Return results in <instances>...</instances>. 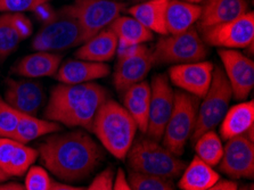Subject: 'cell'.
<instances>
[{
	"instance_id": "6da1fadb",
	"label": "cell",
	"mask_w": 254,
	"mask_h": 190,
	"mask_svg": "<svg viewBox=\"0 0 254 190\" xmlns=\"http://www.w3.org/2000/svg\"><path fill=\"white\" fill-rule=\"evenodd\" d=\"M38 153L48 171L68 182L86 179L105 157L99 143L82 130L56 132L40 143Z\"/></svg>"
},
{
	"instance_id": "7a4b0ae2",
	"label": "cell",
	"mask_w": 254,
	"mask_h": 190,
	"mask_svg": "<svg viewBox=\"0 0 254 190\" xmlns=\"http://www.w3.org/2000/svg\"><path fill=\"white\" fill-rule=\"evenodd\" d=\"M90 131L107 152L118 160H126L134 141L137 126L123 105L107 98L99 107Z\"/></svg>"
},
{
	"instance_id": "3957f363",
	"label": "cell",
	"mask_w": 254,
	"mask_h": 190,
	"mask_svg": "<svg viewBox=\"0 0 254 190\" xmlns=\"http://www.w3.org/2000/svg\"><path fill=\"white\" fill-rule=\"evenodd\" d=\"M126 158L130 171L168 180L180 178L187 166L179 156L151 138L134 140Z\"/></svg>"
},
{
	"instance_id": "277c9868",
	"label": "cell",
	"mask_w": 254,
	"mask_h": 190,
	"mask_svg": "<svg viewBox=\"0 0 254 190\" xmlns=\"http://www.w3.org/2000/svg\"><path fill=\"white\" fill-rule=\"evenodd\" d=\"M80 44H83L82 30L68 6H65L45 23L33 38L31 47L36 52L56 54Z\"/></svg>"
},
{
	"instance_id": "5b68a950",
	"label": "cell",
	"mask_w": 254,
	"mask_h": 190,
	"mask_svg": "<svg viewBox=\"0 0 254 190\" xmlns=\"http://www.w3.org/2000/svg\"><path fill=\"white\" fill-rule=\"evenodd\" d=\"M198 106L197 97L185 91H175V105L161 141L177 156L184 154L185 146L194 132Z\"/></svg>"
},
{
	"instance_id": "8992f818",
	"label": "cell",
	"mask_w": 254,
	"mask_h": 190,
	"mask_svg": "<svg viewBox=\"0 0 254 190\" xmlns=\"http://www.w3.org/2000/svg\"><path fill=\"white\" fill-rule=\"evenodd\" d=\"M233 98V91L224 69L215 67L213 71L212 82L210 84L206 95L199 104L197 119L194 132L190 139L195 141L203 133L214 130V127L222 121L229 108V103Z\"/></svg>"
},
{
	"instance_id": "52a82bcc",
	"label": "cell",
	"mask_w": 254,
	"mask_h": 190,
	"mask_svg": "<svg viewBox=\"0 0 254 190\" xmlns=\"http://www.w3.org/2000/svg\"><path fill=\"white\" fill-rule=\"evenodd\" d=\"M152 53L154 65H179L204 61L207 56V48L193 26L186 32L161 37Z\"/></svg>"
},
{
	"instance_id": "ba28073f",
	"label": "cell",
	"mask_w": 254,
	"mask_h": 190,
	"mask_svg": "<svg viewBox=\"0 0 254 190\" xmlns=\"http://www.w3.org/2000/svg\"><path fill=\"white\" fill-rule=\"evenodd\" d=\"M68 9L82 30L83 44L127 10V3L115 0H74Z\"/></svg>"
},
{
	"instance_id": "9c48e42d",
	"label": "cell",
	"mask_w": 254,
	"mask_h": 190,
	"mask_svg": "<svg viewBox=\"0 0 254 190\" xmlns=\"http://www.w3.org/2000/svg\"><path fill=\"white\" fill-rule=\"evenodd\" d=\"M203 41L224 49L249 48L254 44V14L246 11L242 16L224 24L202 31Z\"/></svg>"
},
{
	"instance_id": "30bf717a",
	"label": "cell",
	"mask_w": 254,
	"mask_h": 190,
	"mask_svg": "<svg viewBox=\"0 0 254 190\" xmlns=\"http://www.w3.org/2000/svg\"><path fill=\"white\" fill-rule=\"evenodd\" d=\"M151 88L152 95L148 104V127L146 133L148 138L160 142L175 105V90L165 74L154 76Z\"/></svg>"
},
{
	"instance_id": "8fae6325",
	"label": "cell",
	"mask_w": 254,
	"mask_h": 190,
	"mask_svg": "<svg viewBox=\"0 0 254 190\" xmlns=\"http://www.w3.org/2000/svg\"><path fill=\"white\" fill-rule=\"evenodd\" d=\"M222 173L233 179L254 178V142L245 134L227 140L219 163Z\"/></svg>"
},
{
	"instance_id": "7c38bea8",
	"label": "cell",
	"mask_w": 254,
	"mask_h": 190,
	"mask_svg": "<svg viewBox=\"0 0 254 190\" xmlns=\"http://www.w3.org/2000/svg\"><path fill=\"white\" fill-rule=\"evenodd\" d=\"M218 55L232 87L235 99L243 100L254 87V63L251 58L235 49L219 48Z\"/></svg>"
},
{
	"instance_id": "4fadbf2b",
	"label": "cell",
	"mask_w": 254,
	"mask_h": 190,
	"mask_svg": "<svg viewBox=\"0 0 254 190\" xmlns=\"http://www.w3.org/2000/svg\"><path fill=\"white\" fill-rule=\"evenodd\" d=\"M213 71V64L206 61L179 64L169 69V80L183 91L201 99L209 90Z\"/></svg>"
},
{
	"instance_id": "5bb4252c",
	"label": "cell",
	"mask_w": 254,
	"mask_h": 190,
	"mask_svg": "<svg viewBox=\"0 0 254 190\" xmlns=\"http://www.w3.org/2000/svg\"><path fill=\"white\" fill-rule=\"evenodd\" d=\"M5 102L21 114L36 116L45 103L42 84L34 79H7Z\"/></svg>"
},
{
	"instance_id": "9a60e30c",
	"label": "cell",
	"mask_w": 254,
	"mask_h": 190,
	"mask_svg": "<svg viewBox=\"0 0 254 190\" xmlns=\"http://www.w3.org/2000/svg\"><path fill=\"white\" fill-rule=\"evenodd\" d=\"M90 83L82 84H57L52 89L51 96L45 108V118L49 121H61L70 112L78 106V104L83 99L87 94Z\"/></svg>"
},
{
	"instance_id": "2e32d148",
	"label": "cell",
	"mask_w": 254,
	"mask_h": 190,
	"mask_svg": "<svg viewBox=\"0 0 254 190\" xmlns=\"http://www.w3.org/2000/svg\"><path fill=\"white\" fill-rule=\"evenodd\" d=\"M38 150L11 138H0V168L8 177H22L37 161Z\"/></svg>"
},
{
	"instance_id": "e0dca14e",
	"label": "cell",
	"mask_w": 254,
	"mask_h": 190,
	"mask_svg": "<svg viewBox=\"0 0 254 190\" xmlns=\"http://www.w3.org/2000/svg\"><path fill=\"white\" fill-rule=\"evenodd\" d=\"M153 65V53L148 48L139 55L118 61L113 73L115 89L119 92H125L132 84L144 81Z\"/></svg>"
},
{
	"instance_id": "ac0fdd59",
	"label": "cell",
	"mask_w": 254,
	"mask_h": 190,
	"mask_svg": "<svg viewBox=\"0 0 254 190\" xmlns=\"http://www.w3.org/2000/svg\"><path fill=\"white\" fill-rule=\"evenodd\" d=\"M107 99V91L97 83H90L87 94L78 106L62 120L61 124L68 127H83L88 131L91 130V124L96 114Z\"/></svg>"
},
{
	"instance_id": "d6986e66",
	"label": "cell",
	"mask_w": 254,
	"mask_h": 190,
	"mask_svg": "<svg viewBox=\"0 0 254 190\" xmlns=\"http://www.w3.org/2000/svg\"><path fill=\"white\" fill-rule=\"evenodd\" d=\"M246 0H206L202 6L197 24L203 31L224 24L249 11Z\"/></svg>"
},
{
	"instance_id": "ffe728a7",
	"label": "cell",
	"mask_w": 254,
	"mask_h": 190,
	"mask_svg": "<svg viewBox=\"0 0 254 190\" xmlns=\"http://www.w3.org/2000/svg\"><path fill=\"white\" fill-rule=\"evenodd\" d=\"M110 72L111 68L106 63H95L75 58L60 65L55 79L64 84H82L103 79L109 75Z\"/></svg>"
},
{
	"instance_id": "44dd1931",
	"label": "cell",
	"mask_w": 254,
	"mask_h": 190,
	"mask_svg": "<svg viewBox=\"0 0 254 190\" xmlns=\"http://www.w3.org/2000/svg\"><path fill=\"white\" fill-rule=\"evenodd\" d=\"M62 64V56L54 53L36 52L25 57L13 66L11 72L26 79L55 76Z\"/></svg>"
},
{
	"instance_id": "7402d4cb",
	"label": "cell",
	"mask_w": 254,
	"mask_h": 190,
	"mask_svg": "<svg viewBox=\"0 0 254 190\" xmlns=\"http://www.w3.org/2000/svg\"><path fill=\"white\" fill-rule=\"evenodd\" d=\"M118 45L117 36L110 28H106L82 44L74 56L82 61L106 63L117 55Z\"/></svg>"
},
{
	"instance_id": "603a6c76",
	"label": "cell",
	"mask_w": 254,
	"mask_h": 190,
	"mask_svg": "<svg viewBox=\"0 0 254 190\" xmlns=\"http://www.w3.org/2000/svg\"><path fill=\"white\" fill-rule=\"evenodd\" d=\"M202 6L185 0H170L165 13V26L170 36L186 32L201 16Z\"/></svg>"
},
{
	"instance_id": "cb8c5ba5",
	"label": "cell",
	"mask_w": 254,
	"mask_h": 190,
	"mask_svg": "<svg viewBox=\"0 0 254 190\" xmlns=\"http://www.w3.org/2000/svg\"><path fill=\"white\" fill-rule=\"evenodd\" d=\"M170 0H147L127 9L130 16L136 18L151 32L168 36L165 26V13Z\"/></svg>"
},
{
	"instance_id": "d4e9b609",
	"label": "cell",
	"mask_w": 254,
	"mask_h": 190,
	"mask_svg": "<svg viewBox=\"0 0 254 190\" xmlns=\"http://www.w3.org/2000/svg\"><path fill=\"white\" fill-rule=\"evenodd\" d=\"M254 126V102L240 103L228 108L221 121L220 134L222 139H229L245 134Z\"/></svg>"
},
{
	"instance_id": "484cf974",
	"label": "cell",
	"mask_w": 254,
	"mask_h": 190,
	"mask_svg": "<svg viewBox=\"0 0 254 190\" xmlns=\"http://www.w3.org/2000/svg\"><path fill=\"white\" fill-rule=\"evenodd\" d=\"M219 180L220 176L212 166L195 156L180 176L178 187L182 190H206Z\"/></svg>"
},
{
	"instance_id": "4316f807",
	"label": "cell",
	"mask_w": 254,
	"mask_h": 190,
	"mask_svg": "<svg viewBox=\"0 0 254 190\" xmlns=\"http://www.w3.org/2000/svg\"><path fill=\"white\" fill-rule=\"evenodd\" d=\"M109 28L117 36L119 42L128 45H145L153 40V32L131 16H119Z\"/></svg>"
},
{
	"instance_id": "83f0119b",
	"label": "cell",
	"mask_w": 254,
	"mask_h": 190,
	"mask_svg": "<svg viewBox=\"0 0 254 190\" xmlns=\"http://www.w3.org/2000/svg\"><path fill=\"white\" fill-rule=\"evenodd\" d=\"M61 131L62 126L60 123L49 121V120L38 119L32 115L22 114L17 129L11 139L21 143H28L42 137V135L61 132Z\"/></svg>"
},
{
	"instance_id": "f1b7e54d",
	"label": "cell",
	"mask_w": 254,
	"mask_h": 190,
	"mask_svg": "<svg viewBox=\"0 0 254 190\" xmlns=\"http://www.w3.org/2000/svg\"><path fill=\"white\" fill-rule=\"evenodd\" d=\"M196 156L210 166L218 165L224 154L221 138L213 130L203 133L195 140Z\"/></svg>"
},
{
	"instance_id": "f546056e",
	"label": "cell",
	"mask_w": 254,
	"mask_h": 190,
	"mask_svg": "<svg viewBox=\"0 0 254 190\" xmlns=\"http://www.w3.org/2000/svg\"><path fill=\"white\" fill-rule=\"evenodd\" d=\"M23 40L11 21L10 13L0 15V63L10 56Z\"/></svg>"
},
{
	"instance_id": "4dcf8cb0",
	"label": "cell",
	"mask_w": 254,
	"mask_h": 190,
	"mask_svg": "<svg viewBox=\"0 0 254 190\" xmlns=\"http://www.w3.org/2000/svg\"><path fill=\"white\" fill-rule=\"evenodd\" d=\"M127 180L132 190H176L170 180L148 174L129 171Z\"/></svg>"
},
{
	"instance_id": "1f68e13d",
	"label": "cell",
	"mask_w": 254,
	"mask_h": 190,
	"mask_svg": "<svg viewBox=\"0 0 254 190\" xmlns=\"http://www.w3.org/2000/svg\"><path fill=\"white\" fill-rule=\"evenodd\" d=\"M148 104L149 103L141 102V100L131 98L127 95L123 96V107L128 111V113L136 123L137 129H139L142 133H146L148 127Z\"/></svg>"
},
{
	"instance_id": "d6a6232c",
	"label": "cell",
	"mask_w": 254,
	"mask_h": 190,
	"mask_svg": "<svg viewBox=\"0 0 254 190\" xmlns=\"http://www.w3.org/2000/svg\"><path fill=\"white\" fill-rule=\"evenodd\" d=\"M21 113L0 97V138H13L17 129Z\"/></svg>"
},
{
	"instance_id": "836d02e7",
	"label": "cell",
	"mask_w": 254,
	"mask_h": 190,
	"mask_svg": "<svg viewBox=\"0 0 254 190\" xmlns=\"http://www.w3.org/2000/svg\"><path fill=\"white\" fill-rule=\"evenodd\" d=\"M52 179L48 172L41 166H31L26 172L25 190H49Z\"/></svg>"
},
{
	"instance_id": "e575fe53",
	"label": "cell",
	"mask_w": 254,
	"mask_h": 190,
	"mask_svg": "<svg viewBox=\"0 0 254 190\" xmlns=\"http://www.w3.org/2000/svg\"><path fill=\"white\" fill-rule=\"evenodd\" d=\"M51 0H0V13H25L33 11Z\"/></svg>"
},
{
	"instance_id": "d590c367",
	"label": "cell",
	"mask_w": 254,
	"mask_h": 190,
	"mask_svg": "<svg viewBox=\"0 0 254 190\" xmlns=\"http://www.w3.org/2000/svg\"><path fill=\"white\" fill-rule=\"evenodd\" d=\"M114 172L111 168H107L98 174L86 190H113Z\"/></svg>"
},
{
	"instance_id": "8d00e7d4",
	"label": "cell",
	"mask_w": 254,
	"mask_h": 190,
	"mask_svg": "<svg viewBox=\"0 0 254 190\" xmlns=\"http://www.w3.org/2000/svg\"><path fill=\"white\" fill-rule=\"evenodd\" d=\"M123 94L131 97V98L141 100V102L149 103V99H151V95H152V88H151V84L148 82H146V81H141V82L132 84V86L127 89Z\"/></svg>"
},
{
	"instance_id": "74e56055",
	"label": "cell",
	"mask_w": 254,
	"mask_h": 190,
	"mask_svg": "<svg viewBox=\"0 0 254 190\" xmlns=\"http://www.w3.org/2000/svg\"><path fill=\"white\" fill-rule=\"evenodd\" d=\"M11 21H13L15 29H16L17 33L20 34L22 40L29 38L31 36V33L33 32L32 23H31L29 17H26L24 14L22 13L11 14Z\"/></svg>"
},
{
	"instance_id": "f35d334b",
	"label": "cell",
	"mask_w": 254,
	"mask_h": 190,
	"mask_svg": "<svg viewBox=\"0 0 254 190\" xmlns=\"http://www.w3.org/2000/svg\"><path fill=\"white\" fill-rule=\"evenodd\" d=\"M146 49H147V47L145 45H128L119 42L117 50L118 61H123L127 60V58L139 55V54L144 53Z\"/></svg>"
},
{
	"instance_id": "ab89813d",
	"label": "cell",
	"mask_w": 254,
	"mask_h": 190,
	"mask_svg": "<svg viewBox=\"0 0 254 190\" xmlns=\"http://www.w3.org/2000/svg\"><path fill=\"white\" fill-rule=\"evenodd\" d=\"M113 190H132L127 180V174L122 169H119L117 176L114 177Z\"/></svg>"
},
{
	"instance_id": "60d3db41",
	"label": "cell",
	"mask_w": 254,
	"mask_h": 190,
	"mask_svg": "<svg viewBox=\"0 0 254 190\" xmlns=\"http://www.w3.org/2000/svg\"><path fill=\"white\" fill-rule=\"evenodd\" d=\"M238 185L232 180H219L206 190H238Z\"/></svg>"
},
{
	"instance_id": "b9f144b4",
	"label": "cell",
	"mask_w": 254,
	"mask_h": 190,
	"mask_svg": "<svg viewBox=\"0 0 254 190\" xmlns=\"http://www.w3.org/2000/svg\"><path fill=\"white\" fill-rule=\"evenodd\" d=\"M49 190H86V189L81 187H73V186H70V185H65V184H61V182L53 181Z\"/></svg>"
},
{
	"instance_id": "7bdbcfd3",
	"label": "cell",
	"mask_w": 254,
	"mask_h": 190,
	"mask_svg": "<svg viewBox=\"0 0 254 190\" xmlns=\"http://www.w3.org/2000/svg\"><path fill=\"white\" fill-rule=\"evenodd\" d=\"M0 190H25V188L16 182H9V184H0Z\"/></svg>"
},
{
	"instance_id": "ee69618b",
	"label": "cell",
	"mask_w": 254,
	"mask_h": 190,
	"mask_svg": "<svg viewBox=\"0 0 254 190\" xmlns=\"http://www.w3.org/2000/svg\"><path fill=\"white\" fill-rule=\"evenodd\" d=\"M8 176H7V174L2 171L1 170V168H0V184H1V182H3V181H6L7 179H8Z\"/></svg>"
},
{
	"instance_id": "f6af8a7d",
	"label": "cell",
	"mask_w": 254,
	"mask_h": 190,
	"mask_svg": "<svg viewBox=\"0 0 254 190\" xmlns=\"http://www.w3.org/2000/svg\"><path fill=\"white\" fill-rule=\"evenodd\" d=\"M238 190H253V185H251V186H243V187H241V188H238Z\"/></svg>"
},
{
	"instance_id": "bcb514c9",
	"label": "cell",
	"mask_w": 254,
	"mask_h": 190,
	"mask_svg": "<svg viewBox=\"0 0 254 190\" xmlns=\"http://www.w3.org/2000/svg\"><path fill=\"white\" fill-rule=\"evenodd\" d=\"M185 1H187V2H191V3H198L199 2H202V1H206V0H185Z\"/></svg>"
},
{
	"instance_id": "7dc6e473",
	"label": "cell",
	"mask_w": 254,
	"mask_h": 190,
	"mask_svg": "<svg viewBox=\"0 0 254 190\" xmlns=\"http://www.w3.org/2000/svg\"><path fill=\"white\" fill-rule=\"evenodd\" d=\"M115 1H120V0H115Z\"/></svg>"
},
{
	"instance_id": "c3c4849f",
	"label": "cell",
	"mask_w": 254,
	"mask_h": 190,
	"mask_svg": "<svg viewBox=\"0 0 254 190\" xmlns=\"http://www.w3.org/2000/svg\"><path fill=\"white\" fill-rule=\"evenodd\" d=\"M137 1H139V0H137Z\"/></svg>"
}]
</instances>
